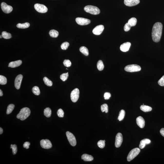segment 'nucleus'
I'll use <instances>...</instances> for the list:
<instances>
[{"label": "nucleus", "instance_id": "obj_1", "mask_svg": "<svg viewBox=\"0 0 164 164\" xmlns=\"http://www.w3.org/2000/svg\"><path fill=\"white\" fill-rule=\"evenodd\" d=\"M163 25L161 23H155L153 27L152 36L153 40L155 42H158L161 40L162 35Z\"/></svg>", "mask_w": 164, "mask_h": 164}, {"label": "nucleus", "instance_id": "obj_2", "mask_svg": "<svg viewBox=\"0 0 164 164\" xmlns=\"http://www.w3.org/2000/svg\"><path fill=\"white\" fill-rule=\"evenodd\" d=\"M30 113V110L29 108L24 107L21 109L19 113L17 115V117L21 120H24L29 116Z\"/></svg>", "mask_w": 164, "mask_h": 164}, {"label": "nucleus", "instance_id": "obj_3", "mask_svg": "<svg viewBox=\"0 0 164 164\" xmlns=\"http://www.w3.org/2000/svg\"><path fill=\"white\" fill-rule=\"evenodd\" d=\"M84 10L87 13L94 15L99 14L100 12V10L98 7L92 5L86 6L84 8Z\"/></svg>", "mask_w": 164, "mask_h": 164}, {"label": "nucleus", "instance_id": "obj_4", "mask_svg": "<svg viewBox=\"0 0 164 164\" xmlns=\"http://www.w3.org/2000/svg\"><path fill=\"white\" fill-rule=\"evenodd\" d=\"M140 149L136 148L133 149L129 152L127 157V160L129 162L136 157L140 152Z\"/></svg>", "mask_w": 164, "mask_h": 164}, {"label": "nucleus", "instance_id": "obj_5", "mask_svg": "<svg viewBox=\"0 0 164 164\" xmlns=\"http://www.w3.org/2000/svg\"><path fill=\"white\" fill-rule=\"evenodd\" d=\"M124 69L127 72H137L141 70V68L139 65H129L126 66L125 68Z\"/></svg>", "mask_w": 164, "mask_h": 164}, {"label": "nucleus", "instance_id": "obj_6", "mask_svg": "<svg viewBox=\"0 0 164 164\" xmlns=\"http://www.w3.org/2000/svg\"><path fill=\"white\" fill-rule=\"evenodd\" d=\"M79 90L77 88L75 89L71 92V98L72 102L76 103L77 101L79 98Z\"/></svg>", "mask_w": 164, "mask_h": 164}, {"label": "nucleus", "instance_id": "obj_7", "mask_svg": "<svg viewBox=\"0 0 164 164\" xmlns=\"http://www.w3.org/2000/svg\"><path fill=\"white\" fill-rule=\"evenodd\" d=\"M66 135L68 140L71 145L73 146H76L77 143L76 137L73 134L67 131Z\"/></svg>", "mask_w": 164, "mask_h": 164}, {"label": "nucleus", "instance_id": "obj_8", "mask_svg": "<svg viewBox=\"0 0 164 164\" xmlns=\"http://www.w3.org/2000/svg\"><path fill=\"white\" fill-rule=\"evenodd\" d=\"M34 7L36 10L39 13H44L48 11L47 7L44 5L37 3L34 5Z\"/></svg>", "mask_w": 164, "mask_h": 164}, {"label": "nucleus", "instance_id": "obj_9", "mask_svg": "<svg viewBox=\"0 0 164 164\" xmlns=\"http://www.w3.org/2000/svg\"><path fill=\"white\" fill-rule=\"evenodd\" d=\"M1 8L3 12L6 13H9L13 10V7L7 5L5 2H2L1 4Z\"/></svg>", "mask_w": 164, "mask_h": 164}, {"label": "nucleus", "instance_id": "obj_10", "mask_svg": "<svg viewBox=\"0 0 164 164\" xmlns=\"http://www.w3.org/2000/svg\"><path fill=\"white\" fill-rule=\"evenodd\" d=\"M40 144L41 147L45 149H50L52 146L51 142L48 139L41 140L40 141Z\"/></svg>", "mask_w": 164, "mask_h": 164}, {"label": "nucleus", "instance_id": "obj_11", "mask_svg": "<svg viewBox=\"0 0 164 164\" xmlns=\"http://www.w3.org/2000/svg\"><path fill=\"white\" fill-rule=\"evenodd\" d=\"M76 21L79 25H87L91 23V21L88 19L82 18H77L76 19Z\"/></svg>", "mask_w": 164, "mask_h": 164}, {"label": "nucleus", "instance_id": "obj_12", "mask_svg": "<svg viewBox=\"0 0 164 164\" xmlns=\"http://www.w3.org/2000/svg\"><path fill=\"white\" fill-rule=\"evenodd\" d=\"M123 141V135L121 133H118L116 137L115 145L116 147L119 148L121 145Z\"/></svg>", "mask_w": 164, "mask_h": 164}, {"label": "nucleus", "instance_id": "obj_13", "mask_svg": "<svg viewBox=\"0 0 164 164\" xmlns=\"http://www.w3.org/2000/svg\"><path fill=\"white\" fill-rule=\"evenodd\" d=\"M23 76L22 75H19L17 76L15 80L14 84L15 88L17 89H19L20 88Z\"/></svg>", "mask_w": 164, "mask_h": 164}, {"label": "nucleus", "instance_id": "obj_14", "mask_svg": "<svg viewBox=\"0 0 164 164\" xmlns=\"http://www.w3.org/2000/svg\"><path fill=\"white\" fill-rule=\"evenodd\" d=\"M104 29V27L103 25H98L92 31V32L95 35H100L103 32Z\"/></svg>", "mask_w": 164, "mask_h": 164}, {"label": "nucleus", "instance_id": "obj_15", "mask_svg": "<svg viewBox=\"0 0 164 164\" xmlns=\"http://www.w3.org/2000/svg\"><path fill=\"white\" fill-rule=\"evenodd\" d=\"M140 0H124V4L128 7H133L138 4Z\"/></svg>", "mask_w": 164, "mask_h": 164}, {"label": "nucleus", "instance_id": "obj_16", "mask_svg": "<svg viewBox=\"0 0 164 164\" xmlns=\"http://www.w3.org/2000/svg\"><path fill=\"white\" fill-rule=\"evenodd\" d=\"M131 45V44L129 42H127L123 43L120 46V50L123 52H126L129 50Z\"/></svg>", "mask_w": 164, "mask_h": 164}, {"label": "nucleus", "instance_id": "obj_17", "mask_svg": "<svg viewBox=\"0 0 164 164\" xmlns=\"http://www.w3.org/2000/svg\"><path fill=\"white\" fill-rule=\"evenodd\" d=\"M137 124L140 128H144L145 125V121L142 117H138L136 119Z\"/></svg>", "mask_w": 164, "mask_h": 164}, {"label": "nucleus", "instance_id": "obj_18", "mask_svg": "<svg viewBox=\"0 0 164 164\" xmlns=\"http://www.w3.org/2000/svg\"><path fill=\"white\" fill-rule=\"evenodd\" d=\"M22 63V61L20 60L11 62L9 64L8 67L11 68H15L20 66Z\"/></svg>", "mask_w": 164, "mask_h": 164}, {"label": "nucleus", "instance_id": "obj_19", "mask_svg": "<svg viewBox=\"0 0 164 164\" xmlns=\"http://www.w3.org/2000/svg\"><path fill=\"white\" fill-rule=\"evenodd\" d=\"M150 143H151V141L149 139H144L140 141V145H139V147L141 149H143L145 147V145L147 144H150Z\"/></svg>", "mask_w": 164, "mask_h": 164}, {"label": "nucleus", "instance_id": "obj_20", "mask_svg": "<svg viewBox=\"0 0 164 164\" xmlns=\"http://www.w3.org/2000/svg\"><path fill=\"white\" fill-rule=\"evenodd\" d=\"M82 159L85 161H92L94 158L91 155L85 154L82 156Z\"/></svg>", "mask_w": 164, "mask_h": 164}, {"label": "nucleus", "instance_id": "obj_21", "mask_svg": "<svg viewBox=\"0 0 164 164\" xmlns=\"http://www.w3.org/2000/svg\"><path fill=\"white\" fill-rule=\"evenodd\" d=\"M140 109L144 112H150L152 110V108L151 107L144 105L140 106Z\"/></svg>", "mask_w": 164, "mask_h": 164}, {"label": "nucleus", "instance_id": "obj_22", "mask_svg": "<svg viewBox=\"0 0 164 164\" xmlns=\"http://www.w3.org/2000/svg\"><path fill=\"white\" fill-rule=\"evenodd\" d=\"M30 26V24L28 23H19L17 24V28L21 29H25L28 28Z\"/></svg>", "mask_w": 164, "mask_h": 164}, {"label": "nucleus", "instance_id": "obj_23", "mask_svg": "<svg viewBox=\"0 0 164 164\" xmlns=\"http://www.w3.org/2000/svg\"><path fill=\"white\" fill-rule=\"evenodd\" d=\"M49 34L50 37L54 38L58 37L59 35L58 32L54 29L50 30L49 32Z\"/></svg>", "mask_w": 164, "mask_h": 164}, {"label": "nucleus", "instance_id": "obj_24", "mask_svg": "<svg viewBox=\"0 0 164 164\" xmlns=\"http://www.w3.org/2000/svg\"><path fill=\"white\" fill-rule=\"evenodd\" d=\"M80 51L84 55L87 56L89 55L88 49L87 48L84 46H82L80 48Z\"/></svg>", "mask_w": 164, "mask_h": 164}, {"label": "nucleus", "instance_id": "obj_25", "mask_svg": "<svg viewBox=\"0 0 164 164\" xmlns=\"http://www.w3.org/2000/svg\"><path fill=\"white\" fill-rule=\"evenodd\" d=\"M44 114L47 117H50L51 116V109L49 108H46L44 110Z\"/></svg>", "mask_w": 164, "mask_h": 164}, {"label": "nucleus", "instance_id": "obj_26", "mask_svg": "<svg viewBox=\"0 0 164 164\" xmlns=\"http://www.w3.org/2000/svg\"><path fill=\"white\" fill-rule=\"evenodd\" d=\"M128 23L131 27L134 26L136 24L137 19L135 18H132L128 20Z\"/></svg>", "mask_w": 164, "mask_h": 164}, {"label": "nucleus", "instance_id": "obj_27", "mask_svg": "<svg viewBox=\"0 0 164 164\" xmlns=\"http://www.w3.org/2000/svg\"><path fill=\"white\" fill-rule=\"evenodd\" d=\"M104 66L103 61L102 60H99L97 63V68L99 71H101L104 68Z\"/></svg>", "mask_w": 164, "mask_h": 164}, {"label": "nucleus", "instance_id": "obj_28", "mask_svg": "<svg viewBox=\"0 0 164 164\" xmlns=\"http://www.w3.org/2000/svg\"><path fill=\"white\" fill-rule=\"evenodd\" d=\"M125 115V112L124 110H121L119 112V116L118 117V119L119 121L123 120Z\"/></svg>", "mask_w": 164, "mask_h": 164}, {"label": "nucleus", "instance_id": "obj_29", "mask_svg": "<svg viewBox=\"0 0 164 164\" xmlns=\"http://www.w3.org/2000/svg\"><path fill=\"white\" fill-rule=\"evenodd\" d=\"M43 81H44V83L47 86H52V82L49 79L48 77H44L43 78Z\"/></svg>", "mask_w": 164, "mask_h": 164}, {"label": "nucleus", "instance_id": "obj_30", "mask_svg": "<svg viewBox=\"0 0 164 164\" xmlns=\"http://www.w3.org/2000/svg\"><path fill=\"white\" fill-rule=\"evenodd\" d=\"M32 91L33 93L37 96H39L40 94V91L39 87L38 86H35L33 87Z\"/></svg>", "mask_w": 164, "mask_h": 164}, {"label": "nucleus", "instance_id": "obj_31", "mask_svg": "<svg viewBox=\"0 0 164 164\" xmlns=\"http://www.w3.org/2000/svg\"><path fill=\"white\" fill-rule=\"evenodd\" d=\"M14 105L13 104H10L9 105L7 109V114H9L11 113L14 109Z\"/></svg>", "mask_w": 164, "mask_h": 164}, {"label": "nucleus", "instance_id": "obj_32", "mask_svg": "<svg viewBox=\"0 0 164 164\" xmlns=\"http://www.w3.org/2000/svg\"><path fill=\"white\" fill-rule=\"evenodd\" d=\"M2 38L5 39H9L12 37L10 33H7L6 31L2 32Z\"/></svg>", "mask_w": 164, "mask_h": 164}, {"label": "nucleus", "instance_id": "obj_33", "mask_svg": "<svg viewBox=\"0 0 164 164\" xmlns=\"http://www.w3.org/2000/svg\"><path fill=\"white\" fill-rule=\"evenodd\" d=\"M101 110L102 112H105L106 113L108 112V106L106 104H104L102 105L101 107Z\"/></svg>", "mask_w": 164, "mask_h": 164}, {"label": "nucleus", "instance_id": "obj_34", "mask_svg": "<svg viewBox=\"0 0 164 164\" xmlns=\"http://www.w3.org/2000/svg\"><path fill=\"white\" fill-rule=\"evenodd\" d=\"M7 79L5 76H0V84L1 85H5L7 83Z\"/></svg>", "mask_w": 164, "mask_h": 164}, {"label": "nucleus", "instance_id": "obj_35", "mask_svg": "<svg viewBox=\"0 0 164 164\" xmlns=\"http://www.w3.org/2000/svg\"><path fill=\"white\" fill-rule=\"evenodd\" d=\"M68 77V72L66 73H63L60 76V78L64 82H65L67 79Z\"/></svg>", "mask_w": 164, "mask_h": 164}, {"label": "nucleus", "instance_id": "obj_36", "mask_svg": "<svg viewBox=\"0 0 164 164\" xmlns=\"http://www.w3.org/2000/svg\"><path fill=\"white\" fill-rule=\"evenodd\" d=\"M69 46V44L68 42L63 43L61 45V48L63 50H66Z\"/></svg>", "mask_w": 164, "mask_h": 164}, {"label": "nucleus", "instance_id": "obj_37", "mask_svg": "<svg viewBox=\"0 0 164 164\" xmlns=\"http://www.w3.org/2000/svg\"><path fill=\"white\" fill-rule=\"evenodd\" d=\"M10 148L12 149V152H13V154H17V151H18L17 145L15 144H14V145L12 144L11 145Z\"/></svg>", "mask_w": 164, "mask_h": 164}, {"label": "nucleus", "instance_id": "obj_38", "mask_svg": "<svg viewBox=\"0 0 164 164\" xmlns=\"http://www.w3.org/2000/svg\"><path fill=\"white\" fill-rule=\"evenodd\" d=\"M97 145H98V146L100 148H103L104 147L105 145V142L103 140H99L97 143Z\"/></svg>", "mask_w": 164, "mask_h": 164}, {"label": "nucleus", "instance_id": "obj_39", "mask_svg": "<svg viewBox=\"0 0 164 164\" xmlns=\"http://www.w3.org/2000/svg\"><path fill=\"white\" fill-rule=\"evenodd\" d=\"M58 116L60 118L63 117L64 113L62 109L60 108L58 110L57 113Z\"/></svg>", "mask_w": 164, "mask_h": 164}, {"label": "nucleus", "instance_id": "obj_40", "mask_svg": "<svg viewBox=\"0 0 164 164\" xmlns=\"http://www.w3.org/2000/svg\"><path fill=\"white\" fill-rule=\"evenodd\" d=\"M63 64L64 66L66 67H69L71 66V63L69 60H65L63 61Z\"/></svg>", "mask_w": 164, "mask_h": 164}, {"label": "nucleus", "instance_id": "obj_41", "mask_svg": "<svg viewBox=\"0 0 164 164\" xmlns=\"http://www.w3.org/2000/svg\"><path fill=\"white\" fill-rule=\"evenodd\" d=\"M131 26L128 23H126L124 26V29L125 31L127 32L129 31L131 28Z\"/></svg>", "mask_w": 164, "mask_h": 164}, {"label": "nucleus", "instance_id": "obj_42", "mask_svg": "<svg viewBox=\"0 0 164 164\" xmlns=\"http://www.w3.org/2000/svg\"><path fill=\"white\" fill-rule=\"evenodd\" d=\"M158 84L160 86H164V75L158 81Z\"/></svg>", "mask_w": 164, "mask_h": 164}, {"label": "nucleus", "instance_id": "obj_43", "mask_svg": "<svg viewBox=\"0 0 164 164\" xmlns=\"http://www.w3.org/2000/svg\"><path fill=\"white\" fill-rule=\"evenodd\" d=\"M104 97L105 99L108 100L111 97V94L108 92H106L104 94Z\"/></svg>", "mask_w": 164, "mask_h": 164}, {"label": "nucleus", "instance_id": "obj_44", "mask_svg": "<svg viewBox=\"0 0 164 164\" xmlns=\"http://www.w3.org/2000/svg\"><path fill=\"white\" fill-rule=\"evenodd\" d=\"M30 145V143L28 142H26L23 144V147L24 148H26V149H28L29 148V146Z\"/></svg>", "mask_w": 164, "mask_h": 164}, {"label": "nucleus", "instance_id": "obj_45", "mask_svg": "<svg viewBox=\"0 0 164 164\" xmlns=\"http://www.w3.org/2000/svg\"><path fill=\"white\" fill-rule=\"evenodd\" d=\"M160 133L161 135L164 137V128H162L160 131Z\"/></svg>", "mask_w": 164, "mask_h": 164}, {"label": "nucleus", "instance_id": "obj_46", "mask_svg": "<svg viewBox=\"0 0 164 164\" xmlns=\"http://www.w3.org/2000/svg\"><path fill=\"white\" fill-rule=\"evenodd\" d=\"M3 132V129L1 127L0 128V134H2Z\"/></svg>", "mask_w": 164, "mask_h": 164}, {"label": "nucleus", "instance_id": "obj_47", "mask_svg": "<svg viewBox=\"0 0 164 164\" xmlns=\"http://www.w3.org/2000/svg\"><path fill=\"white\" fill-rule=\"evenodd\" d=\"M3 93H2V91L1 90H0V96H3Z\"/></svg>", "mask_w": 164, "mask_h": 164}, {"label": "nucleus", "instance_id": "obj_48", "mask_svg": "<svg viewBox=\"0 0 164 164\" xmlns=\"http://www.w3.org/2000/svg\"><path fill=\"white\" fill-rule=\"evenodd\" d=\"M0 36V39H1V38H2V35H1Z\"/></svg>", "mask_w": 164, "mask_h": 164}]
</instances>
